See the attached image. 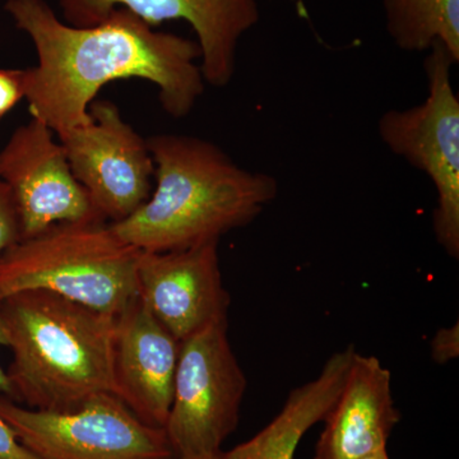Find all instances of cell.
Masks as SVG:
<instances>
[{
	"mask_svg": "<svg viewBox=\"0 0 459 459\" xmlns=\"http://www.w3.org/2000/svg\"><path fill=\"white\" fill-rule=\"evenodd\" d=\"M2 304H3V299L0 298V347H2V346L7 347V343H8L7 329H5V323H4V316H3ZM0 395H4V397L12 398V389H11V385H9L7 371L3 369L2 365H0Z\"/></svg>",
	"mask_w": 459,
	"mask_h": 459,
	"instance_id": "20",
	"label": "cell"
},
{
	"mask_svg": "<svg viewBox=\"0 0 459 459\" xmlns=\"http://www.w3.org/2000/svg\"><path fill=\"white\" fill-rule=\"evenodd\" d=\"M75 27L101 22L114 9L131 12L148 26L186 21L197 35L205 83L228 86L237 71L238 42L261 20L256 0H60Z\"/></svg>",
	"mask_w": 459,
	"mask_h": 459,
	"instance_id": "10",
	"label": "cell"
},
{
	"mask_svg": "<svg viewBox=\"0 0 459 459\" xmlns=\"http://www.w3.org/2000/svg\"><path fill=\"white\" fill-rule=\"evenodd\" d=\"M140 255L107 221L57 223L0 258V298L36 290L115 316L138 298Z\"/></svg>",
	"mask_w": 459,
	"mask_h": 459,
	"instance_id": "4",
	"label": "cell"
},
{
	"mask_svg": "<svg viewBox=\"0 0 459 459\" xmlns=\"http://www.w3.org/2000/svg\"><path fill=\"white\" fill-rule=\"evenodd\" d=\"M90 115L87 126L57 138L100 216L111 223L123 221L150 197L152 157L147 141L124 122L113 102L95 100Z\"/></svg>",
	"mask_w": 459,
	"mask_h": 459,
	"instance_id": "8",
	"label": "cell"
},
{
	"mask_svg": "<svg viewBox=\"0 0 459 459\" xmlns=\"http://www.w3.org/2000/svg\"><path fill=\"white\" fill-rule=\"evenodd\" d=\"M0 459H38L18 439L8 422L0 416Z\"/></svg>",
	"mask_w": 459,
	"mask_h": 459,
	"instance_id": "19",
	"label": "cell"
},
{
	"mask_svg": "<svg viewBox=\"0 0 459 459\" xmlns=\"http://www.w3.org/2000/svg\"><path fill=\"white\" fill-rule=\"evenodd\" d=\"M4 9L38 53V65L25 69L30 114L56 135L87 126L91 104L113 81H150L174 117H186L204 95L197 41L156 31L126 9L87 27L62 22L45 0H7Z\"/></svg>",
	"mask_w": 459,
	"mask_h": 459,
	"instance_id": "1",
	"label": "cell"
},
{
	"mask_svg": "<svg viewBox=\"0 0 459 459\" xmlns=\"http://www.w3.org/2000/svg\"><path fill=\"white\" fill-rule=\"evenodd\" d=\"M0 178L11 189L21 240L57 223L107 221L75 179L65 148L40 120H30L0 151Z\"/></svg>",
	"mask_w": 459,
	"mask_h": 459,
	"instance_id": "9",
	"label": "cell"
},
{
	"mask_svg": "<svg viewBox=\"0 0 459 459\" xmlns=\"http://www.w3.org/2000/svg\"><path fill=\"white\" fill-rule=\"evenodd\" d=\"M455 63L442 44L425 57L428 98L380 117L377 133L394 155L428 175L437 193L435 238L446 255L459 256V99L451 69Z\"/></svg>",
	"mask_w": 459,
	"mask_h": 459,
	"instance_id": "5",
	"label": "cell"
},
{
	"mask_svg": "<svg viewBox=\"0 0 459 459\" xmlns=\"http://www.w3.org/2000/svg\"><path fill=\"white\" fill-rule=\"evenodd\" d=\"M228 328V322L216 323L180 342L164 427L175 457H216L237 430L247 377Z\"/></svg>",
	"mask_w": 459,
	"mask_h": 459,
	"instance_id": "6",
	"label": "cell"
},
{
	"mask_svg": "<svg viewBox=\"0 0 459 459\" xmlns=\"http://www.w3.org/2000/svg\"><path fill=\"white\" fill-rule=\"evenodd\" d=\"M400 420L391 371L376 356L355 352L340 395L323 420L314 459H359L385 449Z\"/></svg>",
	"mask_w": 459,
	"mask_h": 459,
	"instance_id": "13",
	"label": "cell"
},
{
	"mask_svg": "<svg viewBox=\"0 0 459 459\" xmlns=\"http://www.w3.org/2000/svg\"><path fill=\"white\" fill-rule=\"evenodd\" d=\"M220 455H216V457H205V458H179V457H174L171 459H220Z\"/></svg>",
	"mask_w": 459,
	"mask_h": 459,
	"instance_id": "22",
	"label": "cell"
},
{
	"mask_svg": "<svg viewBox=\"0 0 459 459\" xmlns=\"http://www.w3.org/2000/svg\"><path fill=\"white\" fill-rule=\"evenodd\" d=\"M459 355V328L458 323L452 327L442 328L437 332L431 340V358L437 364L455 360Z\"/></svg>",
	"mask_w": 459,
	"mask_h": 459,
	"instance_id": "18",
	"label": "cell"
},
{
	"mask_svg": "<svg viewBox=\"0 0 459 459\" xmlns=\"http://www.w3.org/2000/svg\"><path fill=\"white\" fill-rule=\"evenodd\" d=\"M20 240V219L13 195L0 178V258Z\"/></svg>",
	"mask_w": 459,
	"mask_h": 459,
	"instance_id": "16",
	"label": "cell"
},
{
	"mask_svg": "<svg viewBox=\"0 0 459 459\" xmlns=\"http://www.w3.org/2000/svg\"><path fill=\"white\" fill-rule=\"evenodd\" d=\"M25 99V69H0V119Z\"/></svg>",
	"mask_w": 459,
	"mask_h": 459,
	"instance_id": "17",
	"label": "cell"
},
{
	"mask_svg": "<svg viewBox=\"0 0 459 459\" xmlns=\"http://www.w3.org/2000/svg\"><path fill=\"white\" fill-rule=\"evenodd\" d=\"M12 398L29 409L69 411L114 394L115 316L45 291L3 299Z\"/></svg>",
	"mask_w": 459,
	"mask_h": 459,
	"instance_id": "3",
	"label": "cell"
},
{
	"mask_svg": "<svg viewBox=\"0 0 459 459\" xmlns=\"http://www.w3.org/2000/svg\"><path fill=\"white\" fill-rule=\"evenodd\" d=\"M179 352V341L140 296L115 316L114 394L151 427H165Z\"/></svg>",
	"mask_w": 459,
	"mask_h": 459,
	"instance_id": "12",
	"label": "cell"
},
{
	"mask_svg": "<svg viewBox=\"0 0 459 459\" xmlns=\"http://www.w3.org/2000/svg\"><path fill=\"white\" fill-rule=\"evenodd\" d=\"M356 350L333 353L318 377L290 392L282 410L246 443L222 452L220 459H294L305 434L322 422L333 407Z\"/></svg>",
	"mask_w": 459,
	"mask_h": 459,
	"instance_id": "14",
	"label": "cell"
},
{
	"mask_svg": "<svg viewBox=\"0 0 459 459\" xmlns=\"http://www.w3.org/2000/svg\"><path fill=\"white\" fill-rule=\"evenodd\" d=\"M220 241L170 252H142L138 296L179 342L228 322L230 295L222 280Z\"/></svg>",
	"mask_w": 459,
	"mask_h": 459,
	"instance_id": "11",
	"label": "cell"
},
{
	"mask_svg": "<svg viewBox=\"0 0 459 459\" xmlns=\"http://www.w3.org/2000/svg\"><path fill=\"white\" fill-rule=\"evenodd\" d=\"M0 416L38 459H171L164 429L138 419L115 394L69 411L29 409L0 395Z\"/></svg>",
	"mask_w": 459,
	"mask_h": 459,
	"instance_id": "7",
	"label": "cell"
},
{
	"mask_svg": "<svg viewBox=\"0 0 459 459\" xmlns=\"http://www.w3.org/2000/svg\"><path fill=\"white\" fill-rule=\"evenodd\" d=\"M386 31L407 53L442 44L459 63V0H383Z\"/></svg>",
	"mask_w": 459,
	"mask_h": 459,
	"instance_id": "15",
	"label": "cell"
},
{
	"mask_svg": "<svg viewBox=\"0 0 459 459\" xmlns=\"http://www.w3.org/2000/svg\"><path fill=\"white\" fill-rule=\"evenodd\" d=\"M359 459H389L388 453H386L385 449H380V451L370 453V455H365V457H361Z\"/></svg>",
	"mask_w": 459,
	"mask_h": 459,
	"instance_id": "21",
	"label": "cell"
},
{
	"mask_svg": "<svg viewBox=\"0 0 459 459\" xmlns=\"http://www.w3.org/2000/svg\"><path fill=\"white\" fill-rule=\"evenodd\" d=\"M156 188L131 216L110 223L142 252H170L220 241L255 221L279 195V181L241 168L212 142L181 134L147 141Z\"/></svg>",
	"mask_w": 459,
	"mask_h": 459,
	"instance_id": "2",
	"label": "cell"
}]
</instances>
